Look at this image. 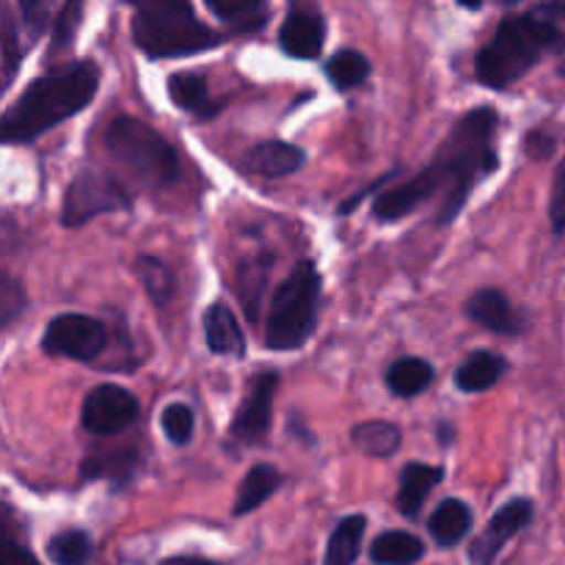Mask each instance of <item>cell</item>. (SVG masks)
I'll use <instances>...</instances> for the list:
<instances>
[{
    "mask_svg": "<svg viewBox=\"0 0 565 565\" xmlns=\"http://www.w3.org/2000/svg\"><path fill=\"white\" fill-rule=\"evenodd\" d=\"M497 127H500V116L494 108H475L461 116L450 136L439 143L434 160L417 177L390 188L375 199V218L386 221V224L401 221L412 215L419 204L445 191L436 224H452L472 196L475 185L483 177L494 174L500 166Z\"/></svg>",
    "mask_w": 565,
    "mask_h": 565,
    "instance_id": "6da1fadb",
    "label": "cell"
},
{
    "mask_svg": "<svg viewBox=\"0 0 565 565\" xmlns=\"http://www.w3.org/2000/svg\"><path fill=\"white\" fill-rule=\"evenodd\" d=\"M97 61L83 58L28 83L0 119L3 143H31L92 105L99 92Z\"/></svg>",
    "mask_w": 565,
    "mask_h": 565,
    "instance_id": "7a4b0ae2",
    "label": "cell"
},
{
    "mask_svg": "<svg viewBox=\"0 0 565 565\" xmlns=\"http://www.w3.org/2000/svg\"><path fill=\"white\" fill-rule=\"evenodd\" d=\"M563 36L561 17L546 14V9L505 17L497 25L494 39L480 47L475 75L486 88L502 92L522 81L539 64L541 55L561 47Z\"/></svg>",
    "mask_w": 565,
    "mask_h": 565,
    "instance_id": "3957f363",
    "label": "cell"
},
{
    "mask_svg": "<svg viewBox=\"0 0 565 565\" xmlns=\"http://www.w3.org/2000/svg\"><path fill=\"white\" fill-rule=\"evenodd\" d=\"M136 17L130 33L136 47L149 58H180L204 53L224 42L193 11L191 0H130Z\"/></svg>",
    "mask_w": 565,
    "mask_h": 565,
    "instance_id": "277c9868",
    "label": "cell"
},
{
    "mask_svg": "<svg viewBox=\"0 0 565 565\" xmlns=\"http://www.w3.org/2000/svg\"><path fill=\"white\" fill-rule=\"evenodd\" d=\"M103 138L110 160L149 191H160L180 180V158L174 147L147 121L121 114L108 121Z\"/></svg>",
    "mask_w": 565,
    "mask_h": 565,
    "instance_id": "5b68a950",
    "label": "cell"
},
{
    "mask_svg": "<svg viewBox=\"0 0 565 565\" xmlns=\"http://www.w3.org/2000/svg\"><path fill=\"white\" fill-rule=\"evenodd\" d=\"M323 276L312 259H301L276 290L265 326V345L270 351H298L318 329Z\"/></svg>",
    "mask_w": 565,
    "mask_h": 565,
    "instance_id": "8992f818",
    "label": "cell"
},
{
    "mask_svg": "<svg viewBox=\"0 0 565 565\" xmlns=\"http://www.w3.org/2000/svg\"><path fill=\"white\" fill-rule=\"evenodd\" d=\"M132 204L130 193L108 174L99 169H81L75 180L70 182L64 196V207H61V224L77 230V226L88 224L92 218L103 213H119Z\"/></svg>",
    "mask_w": 565,
    "mask_h": 565,
    "instance_id": "52a82bcc",
    "label": "cell"
},
{
    "mask_svg": "<svg viewBox=\"0 0 565 565\" xmlns=\"http://www.w3.org/2000/svg\"><path fill=\"white\" fill-rule=\"evenodd\" d=\"M108 348V329L97 318L81 312L55 315L42 334V351L47 356L94 362Z\"/></svg>",
    "mask_w": 565,
    "mask_h": 565,
    "instance_id": "ba28073f",
    "label": "cell"
},
{
    "mask_svg": "<svg viewBox=\"0 0 565 565\" xmlns=\"http://www.w3.org/2000/svg\"><path fill=\"white\" fill-rule=\"evenodd\" d=\"M138 419V397L119 384H99L86 395L81 425L86 434L114 436Z\"/></svg>",
    "mask_w": 565,
    "mask_h": 565,
    "instance_id": "9c48e42d",
    "label": "cell"
},
{
    "mask_svg": "<svg viewBox=\"0 0 565 565\" xmlns=\"http://www.w3.org/2000/svg\"><path fill=\"white\" fill-rule=\"evenodd\" d=\"M276 390H279V373L254 375L252 390L232 419V439L243 441V445H263L268 439L270 425H274Z\"/></svg>",
    "mask_w": 565,
    "mask_h": 565,
    "instance_id": "30bf717a",
    "label": "cell"
},
{
    "mask_svg": "<svg viewBox=\"0 0 565 565\" xmlns=\"http://www.w3.org/2000/svg\"><path fill=\"white\" fill-rule=\"evenodd\" d=\"M533 513H535V505L533 500H527V497H516V500H511L508 505H502L500 511L491 516L486 533L469 546L467 552L469 563L475 565L494 563L497 557H500V552L505 550L508 541L516 539V535L533 522Z\"/></svg>",
    "mask_w": 565,
    "mask_h": 565,
    "instance_id": "8fae6325",
    "label": "cell"
},
{
    "mask_svg": "<svg viewBox=\"0 0 565 565\" xmlns=\"http://www.w3.org/2000/svg\"><path fill=\"white\" fill-rule=\"evenodd\" d=\"M326 20L312 9H292L279 28V47L290 58L312 61L323 53Z\"/></svg>",
    "mask_w": 565,
    "mask_h": 565,
    "instance_id": "7c38bea8",
    "label": "cell"
},
{
    "mask_svg": "<svg viewBox=\"0 0 565 565\" xmlns=\"http://www.w3.org/2000/svg\"><path fill=\"white\" fill-rule=\"evenodd\" d=\"M467 315L483 329L494 331L502 337H519L527 323H524L522 315L513 309V303L508 301V296L497 287H483V290L475 292L467 301Z\"/></svg>",
    "mask_w": 565,
    "mask_h": 565,
    "instance_id": "4fadbf2b",
    "label": "cell"
},
{
    "mask_svg": "<svg viewBox=\"0 0 565 565\" xmlns=\"http://www.w3.org/2000/svg\"><path fill=\"white\" fill-rule=\"evenodd\" d=\"M303 163H307V152L287 141L254 143L243 154V169L257 177H265V180H279V177L296 174Z\"/></svg>",
    "mask_w": 565,
    "mask_h": 565,
    "instance_id": "5bb4252c",
    "label": "cell"
},
{
    "mask_svg": "<svg viewBox=\"0 0 565 565\" xmlns=\"http://www.w3.org/2000/svg\"><path fill=\"white\" fill-rule=\"evenodd\" d=\"M445 480V467H430V463L412 461L401 469V489H397V511L406 519H417L423 511L430 491Z\"/></svg>",
    "mask_w": 565,
    "mask_h": 565,
    "instance_id": "9a60e30c",
    "label": "cell"
},
{
    "mask_svg": "<svg viewBox=\"0 0 565 565\" xmlns=\"http://www.w3.org/2000/svg\"><path fill=\"white\" fill-rule=\"evenodd\" d=\"M204 323V340H207L210 353L215 356H246V337H243L241 323H237L235 312L226 303H213L207 307L202 318Z\"/></svg>",
    "mask_w": 565,
    "mask_h": 565,
    "instance_id": "2e32d148",
    "label": "cell"
},
{
    "mask_svg": "<svg viewBox=\"0 0 565 565\" xmlns=\"http://www.w3.org/2000/svg\"><path fill=\"white\" fill-rule=\"evenodd\" d=\"M472 508L463 500H458V497H447V500H441V505H436V511L430 513L428 533L430 539L436 541V546L452 550V546H458L467 539L469 530H472Z\"/></svg>",
    "mask_w": 565,
    "mask_h": 565,
    "instance_id": "e0dca14e",
    "label": "cell"
},
{
    "mask_svg": "<svg viewBox=\"0 0 565 565\" xmlns=\"http://www.w3.org/2000/svg\"><path fill=\"white\" fill-rule=\"evenodd\" d=\"M508 373V359L494 351H475L469 353L456 370V390L467 392V395H478V392L491 390L502 381Z\"/></svg>",
    "mask_w": 565,
    "mask_h": 565,
    "instance_id": "ac0fdd59",
    "label": "cell"
},
{
    "mask_svg": "<svg viewBox=\"0 0 565 565\" xmlns=\"http://www.w3.org/2000/svg\"><path fill=\"white\" fill-rule=\"evenodd\" d=\"M169 97L177 108L199 116V119H213L221 110V103L210 97L207 77L199 72H177L169 77Z\"/></svg>",
    "mask_w": 565,
    "mask_h": 565,
    "instance_id": "d6986e66",
    "label": "cell"
},
{
    "mask_svg": "<svg viewBox=\"0 0 565 565\" xmlns=\"http://www.w3.org/2000/svg\"><path fill=\"white\" fill-rule=\"evenodd\" d=\"M281 483H285V478H281V472L274 463H257V467L248 469V475L243 478L232 513H235V516H246V513L257 511L259 505H265V502L281 489Z\"/></svg>",
    "mask_w": 565,
    "mask_h": 565,
    "instance_id": "ffe728a7",
    "label": "cell"
},
{
    "mask_svg": "<svg viewBox=\"0 0 565 565\" xmlns=\"http://www.w3.org/2000/svg\"><path fill=\"white\" fill-rule=\"evenodd\" d=\"M270 265H274V254L259 252L254 257H246L237 265V292L243 298V307L252 323L259 320V301L265 296V287H268Z\"/></svg>",
    "mask_w": 565,
    "mask_h": 565,
    "instance_id": "44dd1931",
    "label": "cell"
},
{
    "mask_svg": "<svg viewBox=\"0 0 565 565\" xmlns=\"http://www.w3.org/2000/svg\"><path fill=\"white\" fill-rule=\"evenodd\" d=\"M351 441L359 452L370 458H392L403 445V434L397 425L386 419H367V423L353 425Z\"/></svg>",
    "mask_w": 565,
    "mask_h": 565,
    "instance_id": "7402d4cb",
    "label": "cell"
},
{
    "mask_svg": "<svg viewBox=\"0 0 565 565\" xmlns=\"http://www.w3.org/2000/svg\"><path fill=\"white\" fill-rule=\"evenodd\" d=\"M364 530H367V516L362 513H353L345 516L334 527V533L329 535V546H326L323 563L326 565H351L362 555V541Z\"/></svg>",
    "mask_w": 565,
    "mask_h": 565,
    "instance_id": "603a6c76",
    "label": "cell"
},
{
    "mask_svg": "<svg viewBox=\"0 0 565 565\" xmlns=\"http://www.w3.org/2000/svg\"><path fill=\"white\" fill-rule=\"evenodd\" d=\"M434 384V367L428 359L403 356L386 370V386L395 397H417Z\"/></svg>",
    "mask_w": 565,
    "mask_h": 565,
    "instance_id": "cb8c5ba5",
    "label": "cell"
},
{
    "mask_svg": "<svg viewBox=\"0 0 565 565\" xmlns=\"http://www.w3.org/2000/svg\"><path fill=\"white\" fill-rule=\"evenodd\" d=\"M425 557V544L406 530H386L370 546V561L379 565H408Z\"/></svg>",
    "mask_w": 565,
    "mask_h": 565,
    "instance_id": "d4e9b609",
    "label": "cell"
},
{
    "mask_svg": "<svg viewBox=\"0 0 565 565\" xmlns=\"http://www.w3.org/2000/svg\"><path fill=\"white\" fill-rule=\"evenodd\" d=\"M132 270H136L138 281H141V287L147 290L149 301H152L158 309L169 307L177 287V279L174 274H171L169 265H166L160 257H152V254H141V257L132 263Z\"/></svg>",
    "mask_w": 565,
    "mask_h": 565,
    "instance_id": "484cf974",
    "label": "cell"
},
{
    "mask_svg": "<svg viewBox=\"0 0 565 565\" xmlns=\"http://www.w3.org/2000/svg\"><path fill=\"white\" fill-rule=\"evenodd\" d=\"M370 72H373V64L359 50H340V53L326 61V77H329L337 92L362 86Z\"/></svg>",
    "mask_w": 565,
    "mask_h": 565,
    "instance_id": "4316f807",
    "label": "cell"
},
{
    "mask_svg": "<svg viewBox=\"0 0 565 565\" xmlns=\"http://www.w3.org/2000/svg\"><path fill=\"white\" fill-rule=\"evenodd\" d=\"M47 557L55 565H81L94 557L92 535L86 530H64L47 544Z\"/></svg>",
    "mask_w": 565,
    "mask_h": 565,
    "instance_id": "83f0119b",
    "label": "cell"
},
{
    "mask_svg": "<svg viewBox=\"0 0 565 565\" xmlns=\"http://www.w3.org/2000/svg\"><path fill=\"white\" fill-rule=\"evenodd\" d=\"M204 3L218 20L232 22V25L257 28L259 22L268 20V14H263L265 0H204Z\"/></svg>",
    "mask_w": 565,
    "mask_h": 565,
    "instance_id": "f1b7e54d",
    "label": "cell"
},
{
    "mask_svg": "<svg viewBox=\"0 0 565 565\" xmlns=\"http://www.w3.org/2000/svg\"><path fill=\"white\" fill-rule=\"evenodd\" d=\"M83 22V0H64L58 17L53 22V39H50V53H64L75 44L77 28Z\"/></svg>",
    "mask_w": 565,
    "mask_h": 565,
    "instance_id": "f546056e",
    "label": "cell"
},
{
    "mask_svg": "<svg viewBox=\"0 0 565 565\" xmlns=\"http://www.w3.org/2000/svg\"><path fill=\"white\" fill-rule=\"evenodd\" d=\"M160 428H163L166 439L171 445H188L193 439V428H196V417H193L191 406L185 403H171V406L163 408L160 414Z\"/></svg>",
    "mask_w": 565,
    "mask_h": 565,
    "instance_id": "4dcf8cb0",
    "label": "cell"
},
{
    "mask_svg": "<svg viewBox=\"0 0 565 565\" xmlns=\"http://www.w3.org/2000/svg\"><path fill=\"white\" fill-rule=\"evenodd\" d=\"M138 456L136 450H125V452H114V458L108 456H94V458H86L81 467V475L86 480H97V478H110V475H121V478H127V475L132 472V467H136Z\"/></svg>",
    "mask_w": 565,
    "mask_h": 565,
    "instance_id": "1f68e13d",
    "label": "cell"
},
{
    "mask_svg": "<svg viewBox=\"0 0 565 565\" xmlns=\"http://www.w3.org/2000/svg\"><path fill=\"white\" fill-rule=\"evenodd\" d=\"M550 221L555 232H565V158L561 160L555 171V182H552V199H550Z\"/></svg>",
    "mask_w": 565,
    "mask_h": 565,
    "instance_id": "d6a6232c",
    "label": "cell"
},
{
    "mask_svg": "<svg viewBox=\"0 0 565 565\" xmlns=\"http://www.w3.org/2000/svg\"><path fill=\"white\" fill-rule=\"evenodd\" d=\"M20 58H22V50L17 47V31H14V22H11V17H6V36H3V86L9 88L11 81H14L17 75V66H20Z\"/></svg>",
    "mask_w": 565,
    "mask_h": 565,
    "instance_id": "836d02e7",
    "label": "cell"
},
{
    "mask_svg": "<svg viewBox=\"0 0 565 565\" xmlns=\"http://www.w3.org/2000/svg\"><path fill=\"white\" fill-rule=\"evenodd\" d=\"M0 298H3V323L9 326L14 320L17 312L25 309V290H22L20 281L14 276H3V290H0Z\"/></svg>",
    "mask_w": 565,
    "mask_h": 565,
    "instance_id": "e575fe53",
    "label": "cell"
},
{
    "mask_svg": "<svg viewBox=\"0 0 565 565\" xmlns=\"http://www.w3.org/2000/svg\"><path fill=\"white\" fill-rule=\"evenodd\" d=\"M53 0H20V9H22V20H25L28 31L31 36L36 39L42 33L44 22H47V11Z\"/></svg>",
    "mask_w": 565,
    "mask_h": 565,
    "instance_id": "d590c367",
    "label": "cell"
},
{
    "mask_svg": "<svg viewBox=\"0 0 565 565\" xmlns=\"http://www.w3.org/2000/svg\"><path fill=\"white\" fill-rule=\"evenodd\" d=\"M392 177H397V169H392L390 174H384V177H379V180H375V182H370V185L364 188V191H359L356 196L345 199V202L340 204V210H337V213H340V215H348V213H353V210H356L359 204H362V199H364V196H370V193H373V191H379V188L384 185V182H390Z\"/></svg>",
    "mask_w": 565,
    "mask_h": 565,
    "instance_id": "8d00e7d4",
    "label": "cell"
},
{
    "mask_svg": "<svg viewBox=\"0 0 565 565\" xmlns=\"http://www.w3.org/2000/svg\"><path fill=\"white\" fill-rule=\"evenodd\" d=\"M458 3H461L463 9H469V11H478L480 6H483V0H458Z\"/></svg>",
    "mask_w": 565,
    "mask_h": 565,
    "instance_id": "74e56055",
    "label": "cell"
},
{
    "mask_svg": "<svg viewBox=\"0 0 565 565\" xmlns=\"http://www.w3.org/2000/svg\"><path fill=\"white\" fill-rule=\"evenodd\" d=\"M497 3H502V6H513V3H519V0H497Z\"/></svg>",
    "mask_w": 565,
    "mask_h": 565,
    "instance_id": "f35d334b",
    "label": "cell"
},
{
    "mask_svg": "<svg viewBox=\"0 0 565 565\" xmlns=\"http://www.w3.org/2000/svg\"><path fill=\"white\" fill-rule=\"evenodd\" d=\"M561 72H563V75H565V61H563V66H561Z\"/></svg>",
    "mask_w": 565,
    "mask_h": 565,
    "instance_id": "ab89813d",
    "label": "cell"
}]
</instances>
